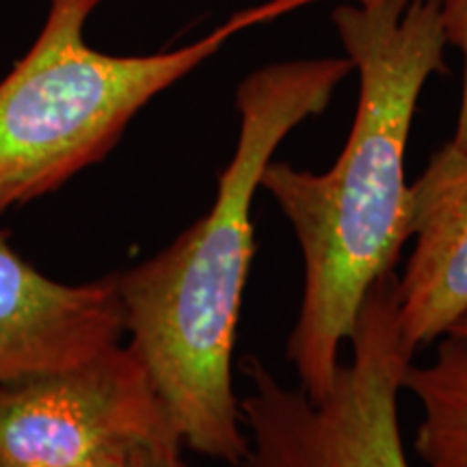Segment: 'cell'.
I'll return each instance as SVG.
<instances>
[{
    "label": "cell",
    "instance_id": "cell-1",
    "mask_svg": "<svg viewBox=\"0 0 467 467\" xmlns=\"http://www.w3.org/2000/svg\"><path fill=\"white\" fill-rule=\"evenodd\" d=\"M331 22L359 74L347 145L323 173L271 161L260 180L292 225L306 265L285 355L312 400L329 388L370 285L394 273L411 238L409 132L426 80L448 72L440 0H350L337 5Z\"/></svg>",
    "mask_w": 467,
    "mask_h": 467
},
{
    "label": "cell",
    "instance_id": "cell-2",
    "mask_svg": "<svg viewBox=\"0 0 467 467\" xmlns=\"http://www.w3.org/2000/svg\"><path fill=\"white\" fill-rule=\"evenodd\" d=\"M348 57L292 58L258 67L236 87V150L202 219L141 265L117 273L124 334L186 448L241 467L247 435L232 355L254 258L251 203L262 173L296 126L320 115Z\"/></svg>",
    "mask_w": 467,
    "mask_h": 467
},
{
    "label": "cell",
    "instance_id": "cell-3",
    "mask_svg": "<svg viewBox=\"0 0 467 467\" xmlns=\"http://www.w3.org/2000/svg\"><path fill=\"white\" fill-rule=\"evenodd\" d=\"M320 0H266L182 48L141 57L85 44L87 14L50 7L26 55L0 80V217L100 162L148 104L234 35Z\"/></svg>",
    "mask_w": 467,
    "mask_h": 467
},
{
    "label": "cell",
    "instance_id": "cell-4",
    "mask_svg": "<svg viewBox=\"0 0 467 467\" xmlns=\"http://www.w3.org/2000/svg\"><path fill=\"white\" fill-rule=\"evenodd\" d=\"M350 342L327 392L312 400L288 388L260 358H244L251 392L238 399L247 435L241 467H409L399 394L413 350L399 325L396 275L368 290Z\"/></svg>",
    "mask_w": 467,
    "mask_h": 467
},
{
    "label": "cell",
    "instance_id": "cell-5",
    "mask_svg": "<svg viewBox=\"0 0 467 467\" xmlns=\"http://www.w3.org/2000/svg\"><path fill=\"white\" fill-rule=\"evenodd\" d=\"M173 429L128 344L0 383V467H72L110 443Z\"/></svg>",
    "mask_w": 467,
    "mask_h": 467
},
{
    "label": "cell",
    "instance_id": "cell-6",
    "mask_svg": "<svg viewBox=\"0 0 467 467\" xmlns=\"http://www.w3.org/2000/svg\"><path fill=\"white\" fill-rule=\"evenodd\" d=\"M121 336L117 275L58 282L22 258L0 230V383L80 364Z\"/></svg>",
    "mask_w": 467,
    "mask_h": 467
},
{
    "label": "cell",
    "instance_id": "cell-7",
    "mask_svg": "<svg viewBox=\"0 0 467 467\" xmlns=\"http://www.w3.org/2000/svg\"><path fill=\"white\" fill-rule=\"evenodd\" d=\"M416 247L396 279L399 325L416 353L467 314V151L448 141L409 184Z\"/></svg>",
    "mask_w": 467,
    "mask_h": 467
},
{
    "label": "cell",
    "instance_id": "cell-8",
    "mask_svg": "<svg viewBox=\"0 0 467 467\" xmlns=\"http://www.w3.org/2000/svg\"><path fill=\"white\" fill-rule=\"evenodd\" d=\"M402 388L422 407L416 452L429 467H467V342L443 336L435 359L409 364Z\"/></svg>",
    "mask_w": 467,
    "mask_h": 467
},
{
    "label": "cell",
    "instance_id": "cell-9",
    "mask_svg": "<svg viewBox=\"0 0 467 467\" xmlns=\"http://www.w3.org/2000/svg\"><path fill=\"white\" fill-rule=\"evenodd\" d=\"M184 448L178 431L162 429L110 443L72 467H191Z\"/></svg>",
    "mask_w": 467,
    "mask_h": 467
},
{
    "label": "cell",
    "instance_id": "cell-10",
    "mask_svg": "<svg viewBox=\"0 0 467 467\" xmlns=\"http://www.w3.org/2000/svg\"><path fill=\"white\" fill-rule=\"evenodd\" d=\"M440 14L446 42L463 52L465 72H463V96L457 119V132L452 137V145L461 151H467V0H440Z\"/></svg>",
    "mask_w": 467,
    "mask_h": 467
},
{
    "label": "cell",
    "instance_id": "cell-11",
    "mask_svg": "<svg viewBox=\"0 0 467 467\" xmlns=\"http://www.w3.org/2000/svg\"><path fill=\"white\" fill-rule=\"evenodd\" d=\"M100 3H104V0H50V7L74 9V11H80V14L91 16V11Z\"/></svg>",
    "mask_w": 467,
    "mask_h": 467
},
{
    "label": "cell",
    "instance_id": "cell-12",
    "mask_svg": "<svg viewBox=\"0 0 467 467\" xmlns=\"http://www.w3.org/2000/svg\"><path fill=\"white\" fill-rule=\"evenodd\" d=\"M448 334L454 336V337H461V340L467 342V314H465V317H461L457 323H454L451 329H448Z\"/></svg>",
    "mask_w": 467,
    "mask_h": 467
}]
</instances>
